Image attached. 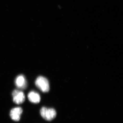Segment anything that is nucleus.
<instances>
[{
	"instance_id": "3",
	"label": "nucleus",
	"mask_w": 123,
	"mask_h": 123,
	"mask_svg": "<svg viewBox=\"0 0 123 123\" xmlns=\"http://www.w3.org/2000/svg\"><path fill=\"white\" fill-rule=\"evenodd\" d=\"M12 95L14 102L16 104H20L23 103L25 100V95L21 91L15 90H14Z\"/></svg>"
},
{
	"instance_id": "1",
	"label": "nucleus",
	"mask_w": 123,
	"mask_h": 123,
	"mask_svg": "<svg viewBox=\"0 0 123 123\" xmlns=\"http://www.w3.org/2000/svg\"><path fill=\"white\" fill-rule=\"evenodd\" d=\"M36 86L43 92H48L50 90L49 82L46 78L40 76L38 77L35 81Z\"/></svg>"
},
{
	"instance_id": "5",
	"label": "nucleus",
	"mask_w": 123,
	"mask_h": 123,
	"mask_svg": "<svg viewBox=\"0 0 123 123\" xmlns=\"http://www.w3.org/2000/svg\"><path fill=\"white\" fill-rule=\"evenodd\" d=\"M15 84L19 89H24L26 88L27 83L25 77L23 75H20L16 78L15 80Z\"/></svg>"
},
{
	"instance_id": "6",
	"label": "nucleus",
	"mask_w": 123,
	"mask_h": 123,
	"mask_svg": "<svg viewBox=\"0 0 123 123\" xmlns=\"http://www.w3.org/2000/svg\"><path fill=\"white\" fill-rule=\"evenodd\" d=\"M28 98L29 101L32 103H38L40 102L41 98L40 95L37 92L31 91L28 94Z\"/></svg>"
},
{
	"instance_id": "4",
	"label": "nucleus",
	"mask_w": 123,
	"mask_h": 123,
	"mask_svg": "<svg viewBox=\"0 0 123 123\" xmlns=\"http://www.w3.org/2000/svg\"><path fill=\"white\" fill-rule=\"evenodd\" d=\"M22 111V109L20 107H15L13 108L10 111V114L11 118L14 121H19Z\"/></svg>"
},
{
	"instance_id": "2",
	"label": "nucleus",
	"mask_w": 123,
	"mask_h": 123,
	"mask_svg": "<svg viewBox=\"0 0 123 123\" xmlns=\"http://www.w3.org/2000/svg\"><path fill=\"white\" fill-rule=\"evenodd\" d=\"M40 115L44 119L47 121H51L55 118L56 115L55 110L53 108H48L43 107L40 111Z\"/></svg>"
}]
</instances>
